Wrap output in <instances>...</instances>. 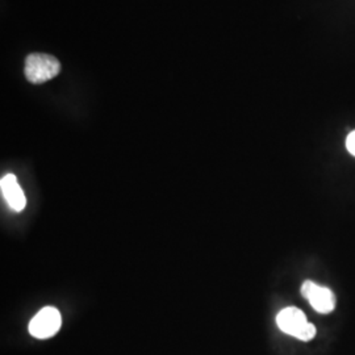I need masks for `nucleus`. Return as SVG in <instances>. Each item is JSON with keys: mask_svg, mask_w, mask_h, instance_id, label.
<instances>
[{"mask_svg": "<svg viewBox=\"0 0 355 355\" xmlns=\"http://www.w3.org/2000/svg\"><path fill=\"white\" fill-rule=\"evenodd\" d=\"M277 324L279 329L300 341H311L316 336V328L308 322L304 312L295 306H287L282 309L277 316Z\"/></svg>", "mask_w": 355, "mask_h": 355, "instance_id": "f257e3e1", "label": "nucleus"}, {"mask_svg": "<svg viewBox=\"0 0 355 355\" xmlns=\"http://www.w3.org/2000/svg\"><path fill=\"white\" fill-rule=\"evenodd\" d=\"M61 64L51 54L32 53L26 57V78L33 85H42L60 74Z\"/></svg>", "mask_w": 355, "mask_h": 355, "instance_id": "f03ea898", "label": "nucleus"}, {"mask_svg": "<svg viewBox=\"0 0 355 355\" xmlns=\"http://www.w3.org/2000/svg\"><path fill=\"white\" fill-rule=\"evenodd\" d=\"M62 325L61 313L54 306L42 308L29 322V333L38 340L51 338L57 334Z\"/></svg>", "mask_w": 355, "mask_h": 355, "instance_id": "7ed1b4c3", "label": "nucleus"}, {"mask_svg": "<svg viewBox=\"0 0 355 355\" xmlns=\"http://www.w3.org/2000/svg\"><path fill=\"white\" fill-rule=\"evenodd\" d=\"M302 293L318 313L327 315L333 312L336 308L334 293L329 288L321 287L312 280H305L302 286Z\"/></svg>", "mask_w": 355, "mask_h": 355, "instance_id": "20e7f679", "label": "nucleus"}, {"mask_svg": "<svg viewBox=\"0 0 355 355\" xmlns=\"http://www.w3.org/2000/svg\"><path fill=\"white\" fill-rule=\"evenodd\" d=\"M0 189L4 200L10 205L11 209L16 212H21L26 208V195L13 174H7L1 178Z\"/></svg>", "mask_w": 355, "mask_h": 355, "instance_id": "39448f33", "label": "nucleus"}, {"mask_svg": "<svg viewBox=\"0 0 355 355\" xmlns=\"http://www.w3.org/2000/svg\"><path fill=\"white\" fill-rule=\"evenodd\" d=\"M346 148L350 154H353L355 157V130L352 132L347 139H346Z\"/></svg>", "mask_w": 355, "mask_h": 355, "instance_id": "423d86ee", "label": "nucleus"}]
</instances>
